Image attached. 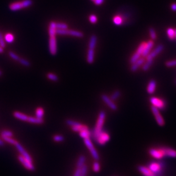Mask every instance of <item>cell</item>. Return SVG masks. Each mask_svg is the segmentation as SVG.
<instances>
[{
	"label": "cell",
	"instance_id": "5",
	"mask_svg": "<svg viewBox=\"0 0 176 176\" xmlns=\"http://www.w3.org/2000/svg\"><path fill=\"white\" fill-rule=\"evenodd\" d=\"M84 144H86V147L88 148L89 151H90V152L91 153V155L93 157V158L95 159V160H96V161L99 160V156L98 154V153L96 151L95 148H94V145H93L92 142L90 140V139H84Z\"/></svg>",
	"mask_w": 176,
	"mask_h": 176
},
{
	"label": "cell",
	"instance_id": "48",
	"mask_svg": "<svg viewBox=\"0 0 176 176\" xmlns=\"http://www.w3.org/2000/svg\"><path fill=\"white\" fill-rule=\"evenodd\" d=\"M89 21L92 23V24H95L97 21H98V18L97 17L95 16V15H91L89 17Z\"/></svg>",
	"mask_w": 176,
	"mask_h": 176
},
{
	"label": "cell",
	"instance_id": "44",
	"mask_svg": "<svg viewBox=\"0 0 176 176\" xmlns=\"http://www.w3.org/2000/svg\"><path fill=\"white\" fill-rule=\"evenodd\" d=\"M65 138L63 136H62V135H55L53 137V140L54 141H56V142H60V141H63L64 140Z\"/></svg>",
	"mask_w": 176,
	"mask_h": 176
},
{
	"label": "cell",
	"instance_id": "15",
	"mask_svg": "<svg viewBox=\"0 0 176 176\" xmlns=\"http://www.w3.org/2000/svg\"><path fill=\"white\" fill-rule=\"evenodd\" d=\"M163 49H164V46L163 45H159L153 50L152 52L149 53V54L148 55V56L146 57L147 59H153L163 50Z\"/></svg>",
	"mask_w": 176,
	"mask_h": 176
},
{
	"label": "cell",
	"instance_id": "7",
	"mask_svg": "<svg viewBox=\"0 0 176 176\" xmlns=\"http://www.w3.org/2000/svg\"><path fill=\"white\" fill-rule=\"evenodd\" d=\"M110 139V136L107 132L102 131L95 139L100 145H104Z\"/></svg>",
	"mask_w": 176,
	"mask_h": 176
},
{
	"label": "cell",
	"instance_id": "8",
	"mask_svg": "<svg viewBox=\"0 0 176 176\" xmlns=\"http://www.w3.org/2000/svg\"><path fill=\"white\" fill-rule=\"evenodd\" d=\"M48 44L50 53L52 55H55L57 53V42L56 37H50Z\"/></svg>",
	"mask_w": 176,
	"mask_h": 176
},
{
	"label": "cell",
	"instance_id": "45",
	"mask_svg": "<svg viewBox=\"0 0 176 176\" xmlns=\"http://www.w3.org/2000/svg\"><path fill=\"white\" fill-rule=\"evenodd\" d=\"M100 170V164H99L98 162L96 161L94 163L93 165V170H94L95 172L96 173H98L99 172Z\"/></svg>",
	"mask_w": 176,
	"mask_h": 176
},
{
	"label": "cell",
	"instance_id": "57",
	"mask_svg": "<svg viewBox=\"0 0 176 176\" xmlns=\"http://www.w3.org/2000/svg\"></svg>",
	"mask_w": 176,
	"mask_h": 176
},
{
	"label": "cell",
	"instance_id": "53",
	"mask_svg": "<svg viewBox=\"0 0 176 176\" xmlns=\"http://www.w3.org/2000/svg\"><path fill=\"white\" fill-rule=\"evenodd\" d=\"M3 52H4V48L0 46V54L2 53Z\"/></svg>",
	"mask_w": 176,
	"mask_h": 176
},
{
	"label": "cell",
	"instance_id": "14",
	"mask_svg": "<svg viewBox=\"0 0 176 176\" xmlns=\"http://www.w3.org/2000/svg\"><path fill=\"white\" fill-rule=\"evenodd\" d=\"M160 149L163 153L164 157H169L172 158H176V151L170 148H161Z\"/></svg>",
	"mask_w": 176,
	"mask_h": 176
},
{
	"label": "cell",
	"instance_id": "21",
	"mask_svg": "<svg viewBox=\"0 0 176 176\" xmlns=\"http://www.w3.org/2000/svg\"><path fill=\"white\" fill-rule=\"evenodd\" d=\"M156 82L154 80H151L148 86L147 87V92L149 94H153L156 90Z\"/></svg>",
	"mask_w": 176,
	"mask_h": 176
},
{
	"label": "cell",
	"instance_id": "41",
	"mask_svg": "<svg viewBox=\"0 0 176 176\" xmlns=\"http://www.w3.org/2000/svg\"><path fill=\"white\" fill-rule=\"evenodd\" d=\"M18 62L21 65H23L24 66H26V67H29L30 66V63L29 61H28V60L25 59L20 58L18 60Z\"/></svg>",
	"mask_w": 176,
	"mask_h": 176
},
{
	"label": "cell",
	"instance_id": "56",
	"mask_svg": "<svg viewBox=\"0 0 176 176\" xmlns=\"http://www.w3.org/2000/svg\"><path fill=\"white\" fill-rule=\"evenodd\" d=\"M92 1H94V0H92Z\"/></svg>",
	"mask_w": 176,
	"mask_h": 176
},
{
	"label": "cell",
	"instance_id": "2",
	"mask_svg": "<svg viewBox=\"0 0 176 176\" xmlns=\"http://www.w3.org/2000/svg\"><path fill=\"white\" fill-rule=\"evenodd\" d=\"M33 4L32 0H24L21 2H17L12 3L9 5V9L12 11H17L20 9L26 8Z\"/></svg>",
	"mask_w": 176,
	"mask_h": 176
},
{
	"label": "cell",
	"instance_id": "4",
	"mask_svg": "<svg viewBox=\"0 0 176 176\" xmlns=\"http://www.w3.org/2000/svg\"><path fill=\"white\" fill-rule=\"evenodd\" d=\"M57 34L62 35H70L78 38H82L83 37V34L82 32L74 30L57 29Z\"/></svg>",
	"mask_w": 176,
	"mask_h": 176
},
{
	"label": "cell",
	"instance_id": "10",
	"mask_svg": "<svg viewBox=\"0 0 176 176\" xmlns=\"http://www.w3.org/2000/svg\"><path fill=\"white\" fill-rule=\"evenodd\" d=\"M150 102L152 106L159 110H164L165 107V103L164 100H161L156 97H152L150 99Z\"/></svg>",
	"mask_w": 176,
	"mask_h": 176
},
{
	"label": "cell",
	"instance_id": "29",
	"mask_svg": "<svg viewBox=\"0 0 176 176\" xmlns=\"http://www.w3.org/2000/svg\"><path fill=\"white\" fill-rule=\"evenodd\" d=\"M36 117L40 119H43V116L44 115V110L42 107H39L36 109L35 111Z\"/></svg>",
	"mask_w": 176,
	"mask_h": 176
},
{
	"label": "cell",
	"instance_id": "54",
	"mask_svg": "<svg viewBox=\"0 0 176 176\" xmlns=\"http://www.w3.org/2000/svg\"><path fill=\"white\" fill-rule=\"evenodd\" d=\"M2 75V71L0 70V75Z\"/></svg>",
	"mask_w": 176,
	"mask_h": 176
},
{
	"label": "cell",
	"instance_id": "52",
	"mask_svg": "<svg viewBox=\"0 0 176 176\" xmlns=\"http://www.w3.org/2000/svg\"><path fill=\"white\" fill-rule=\"evenodd\" d=\"M4 145V141L1 140H0V146H3Z\"/></svg>",
	"mask_w": 176,
	"mask_h": 176
},
{
	"label": "cell",
	"instance_id": "33",
	"mask_svg": "<svg viewBox=\"0 0 176 176\" xmlns=\"http://www.w3.org/2000/svg\"><path fill=\"white\" fill-rule=\"evenodd\" d=\"M113 23L115 24L116 25H121L123 23V19L120 16H115L113 19Z\"/></svg>",
	"mask_w": 176,
	"mask_h": 176
},
{
	"label": "cell",
	"instance_id": "25",
	"mask_svg": "<svg viewBox=\"0 0 176 176\" xmlns=\"http://www.w3.org/2000/svg\"><path fill=\"white\" fill-rule=\"evenodd\" d=\"M87 60L89 64H92L94 61V50L89 48L87 53Z\"/></svg>",
	"mask_w": 176,
	"mask_h": 176
},
{
	"label": "cell",
	"instance_id": "13",
	"mask_svg": "<svg viewBox=\"0 0 176 176\" xmlns=\"http://www.w3.org/2000/svg\"><path fill=\"white\" fill-rule=\"evenodd\" d=\"M101 99L105 102L106 104L113 111H116L117 110V107L116 105L113 102V101L108 96H107L105 94H103L101 96Z\"/></svg>",
	"mask_w": 176,
	"mask_h": 176
},
{
	"label": "cell",
	"instance_id": "43",
	"mask_svg": "<svg viewBox=\"0 0 176 176\" xmlns=\"http://www.w3.org/2000/svg\"><path fill=\"white\" fill-rule=\"evenodd\" d=\"M149 31V34H150L151 38L153 40H155L157 38V34L156 33L154 29L153 28H150Z\"/></svg>",
	"mask_w": 176,
	"mask_h": 176
},
{
	"label": "cell",
	"instance_id": "26",
	"mask_svg": "<svg viewBox=\"0 0 176 176\" xmlns=\"http://www.w3.org/2000/svg\"><path fill=\"white\" fill-rule=\"evenodd\" d=\"M86 161V157L84 156L81 155L79 156V159L78 160L77 163H76V167L77 168H81L84 165Z\"/></svg>",
	"mask_w": 176,
	"mask_h": 176
},
{
	"label": "cell",
	"instance_id": "49",
	"mask_svg": "<svg viewBox=\"0 0 176 176\" xmlns=\"http://www.w3.org/2000/svg\"><path fill=\"white\" fill-rule=\"evenodd\" d=\"M104 0H94V2L95 5H100L103 3Z\"/></svg>",
	"mask_w": 176,
	"mask_h": 176
},
{
	"label": "cell",
	"instance_id": "35",
	"mask_svg": "<svg viewBox=\"0 0 176 176\" xmlns=\"http://www.w3.org/2000/svg\"><path fill=\"white\" fill-rule=\"evenodd\" d=\"M14 35L10 33L6 34L5 36V41L8 43H12L14 41Z\"/></svg>",
	"mask_w": 176,
	"mask_h": 176
},
{
	"label": "cell",
	"instance_id": "42",
	"mask_svg": "<svg viewBox=\"0 0 176 176\" xmlns=\"http://www.w3.org/2000/svg\"><path fill=\"white\" fill-rule=\"evenodd\" d=\"M0 46L2 47L3 48H4L5 47H6L5 38H4L3 34H2V33L1 31H0Z\"/></svg>",
	"mask_w": 176,
	"mask_h": 176
},
{
	"label": "cell",
	"instance_id": "55",
	"mask_svg": "<svg viewBox=\"0 0 176 176\" xmlns=\"http://www.w3.org/2000/svg\"><path fill=\"white\" fill-rule=\"evenodd\" d=\"M175 33H176V37H175V38L176 39V29H175Z\"/></svg>",
	"mask_w": 176,
	"mask_h": 176
},
{
	"label": "cell",
	"instance_id": "20",
	"mask_svg": "<svg viewBox=\"0 0 176 176\" xmlns=\"http://www.w3.org/2000/svg\"><path fill=\"white\" fill-rule=\"evenodd\" d=\"M57 27H56V22L51 21L48 26V34L50 37H56L57 35Z\"/></svg>",
	"mask_w": 176,
	"mask_h": 176
},
{
	"label": "cell",
	"instance_id": "6",
	"mask_svg": "<svg viewBox=\"0 0 176 176\" xmlns=\"http://www.w3.org/2000/svg\"><path fill=\"white\" fill-rule=\"evenodd\" d=\"M151 110L152 111L153 114L154 116L156 122L158 125L160 127H163L165 125V120L164 118L160 114L159 109L154 107V106L151 107Z\"/></svg>",
	"mask_w": 176,
	"mask_h": 176
},
{
	"label": "cell",
	"instance_id": "27",
	"mask_svg": "<svg viewBox=\"0 0 176 176\" xmlns=\"http://www.w3.org/2000/svg\"><path fill=\"white\" fill-rule=\"evenodd\" d=\"M147 62L144 63V65L142 66V70L144 71H147L149 69L151 66L152 65L153 62V59H147Z\"/></svg>",
	"mask_w": 176,
	"mask_h": 176
},
{
	"label": "cell",
	"instance_id": "38",
	"mask_svg": "<svg viewBox=\"0 0 176 176\" xmlns=\"http://www.w3.org/2000/svg\"><path fill=\"white\" fill-rule=\"evenodd\" d=\"M88 168L86 165H84L81 168V173L80 176H86L87 173Z\"/></svg>",
	"mask_w": 176,
	"mask_h": 176
},
{
	"label": "cell",
	"instance_id": "16",
	"mask_svg": "<svg viewBox=\"0 0 176 176\" xmlns=\"http://www.w3.org/2000/svg\"><path fill=\"white\" fill-rule=\"evenodd\" d=\"M149 153L154 158L158 159V160H160L164 157L163 153L162 152V151L160 149H151L149 151Z\"/></svg>",
	"mask_w": 176,
	"mask_h": 176
},
{
	"label": "cell",
	"instance_id": "9",
	"mask_svg": "<svg viewBox=\"0 0 176 176\" xmlns=\"http://www.w3.org/2000/svg\"><path fill=\"white\" fill-rule=\"evenodd\" d=\"M163 168V163H152L149 165V167H148V168L156 175H159L161 173Z\"/></svg>",
	"mask_w": 176,
	"mask_h": 176
},
{
	"label": "cell",
	"instance_id": "12",
	"mask_svg": "<svg viewBox=\"0 0 176 176\" xmlns=\"http://www.w3.org/2000/svg\"><path fill=\"white\" fill-rule=\"evenodd\" d=\"M18 159L21 162V163L24 165V167L26 169L31 171L35 170V167L33 164L32 163H30L27 160L25 159L21 154L18 156Z\"/></svg>",
	"mask_w": 176,
	"mask_h": 176
},
{
	"label": "cell",
	"instance_id": "17",
	"mask_svg": "<svg viewBox=\"0 0 176 176\" xmlns=\"http://www.w3.org/2000/svg\"><path fill=\"white\" fill-rule=\"evenodd\" d=\"M138 170L144 176H156L148 168L144 166H139Z\"/></svg>",
	"mask_w": 176,
	"mask_h": 176
},
{
	"label": "cell",
	"instance_id": "50",
	"mask_svg": "<svg viewBox=\"0 0 176 176\" xmlns=\"http://www.w3.org/2000/svg\"><path fill=\"white\" fill-rule=\"evenodd\" d=\"M80 173H81V169L77 168L74 173V176H80Z\"/></svg>",
	"mask_w": 176,
	"mask_h": 176
},
{
	"label": "cell",
	"instance_id": "46",
	"mask_svg": "<svg viewBox=\"0 0 176 176\" xmlns=\"http://www.w3.org/2000/svg\"><path fill=\"white\" fill-rule=\"evenodd\" d=\"M9 56H10L13 59H14V60H18H18L20 58L19 57L18 55H17L16 54H15V53H14V52H13V51H9Z\"/></svg>",
	"mask_w": 176,
	"mask_h": 176
},
{
	"label": "cell",
	"instance_id": "37",
	"mask_svg": "<svg viewBox=\"0 0 176 176\" xmlns=\"http://www.w3.org/2000/svg\"><path fill=\"white\" fill-rule=\"evenodd\" d=\"M1 135L2 137H12L13 133L10 131L9 130H4L1 132Z\"/></svg>",
	"mask_w": 176,
	"mask_h": 176
},
{
	"label": "cell",
	"instance_id": "36",
	"mask_svg": "<svg viewBox=\"0 0 176 176\" xmlns=\"http://www.w3.org/2000/svg\"><path fill=\"white\" fill-rule=\"evenodd\" d=\"M120 95H121V92H120V91H119V90H116V91H115L112 94L110 98H111V99L112 101H113V100H116V99H117L120 96Z\"/></svg>",
	"mask_w": 176,
	"mask_h": 176
},
{
	"label": "cell",
	"instance_id": "47",
	"mask_svg": "<svg viewBox=\"0 0 176 176\" xmlns=\"http://www.w3.org/2000/svg\"><path fill=\"white\" fill-rule=\"evenodd\" d=\"M166 66L167 67H174L176 66V60H169L166 62Z\"/></svg>",
	"mask_w": 176,
	"mask_h": 176
},
{
	"label": "cell",
	"instance_id": "18",
	"mask_svg": "<svg viewBox=\"0 0 176 176\" xmlns=\"http://www.w3.org/2000/svg\"><path fill=\"white\" fill-rule=\"evenodd\" d=\"M144 63H145V59L144 57L139 59L137 61L135 62V63H132L131 67V70L132 72H135L137 70L141 65H143Z\"/></svg>",
	"mask_w": 176,
	"mask_h": 176
},
{
	"label": "cell",
	"instance_id": "40",
	"mask_svg": "<svg viewBox=\"0 0 176 176\" xmlns=\"http://www.w3.org/2000/svg\"><path fill=\"white\" fill-rule=\"evenodd\" d=\"M145 44H146V43H144V42H143V43H141V44L140 45V46H139V47L137 48V51H136V53H138V54H140V55H142V54L143 50H144V47H145Z\"/></svg>",
	"mask_w": 176,
	"mask_h": 176
},
{
	"label": "cell",
	"instance_id": "51",
	"mask_svg": "<svg viewBox=\"0 0 176 176\" xmlns=\"http://www.w3.org/2000/svg\"><path fill=\"white\" fill-rule=\"evenodd\" d=\"M171 9L173 11H176V4H173L171 5Z\"/></svg>",
	"mask_w": 176,
	"mask_h": 176
},
{
	"label": "cell",
	"instance_id": "39",
	"mask_svg": "<svg viewBox=\"0 0 176 176\" xmlns=\"http://www.w3.org/2000/svg\"><path fill=\"white\" fill-rule=\"evenodd\" d=\"M56 27L57 29H67L68 25L65 23L58 22V23H56Z\"/></svg>",
	"mask_w": 176,
	"mask_h": 176
},
{
	"label": "cell",
	"instance_id": "3",
	"mask_svg": "<svg viewBox=\"0 0 176 176\" xmlns=\"http://www.w3.org/2000/svg\"><path fill=\"white\" fill-rule=\"evenodd\" d=\"M66 123L67 124H68L71 127V129L74 132H79L83 130L88 129V128L87 125L79 123V122L72 120L68 119L66 121Z\"/></svg>",
	"mask_w": 176,
	"mask_h": 176
},
{
	"label": "cell",
	"instance_id": "32",
	"mask_svg": "<svg viewBox=\"0 0 176 176\" xmlns=\"http://www.w3.org/2000/svg\"><path fill=\"white\" fill-rule=\"evenodd\" d=\"M47 78L48 79L53 81L54 82H57L59 80L58 77L57 75H55L53 73H50V72L47 74Z\"/></svg>",
	"mask_w": 176,
	"mask_h": 176
},
{
	"label": "cell",
	"instance_id": "30",
	"mask_svg": "<svg viewBox=\"0 0 176 176\" xmlns=\"http://www.w3.org/2000/svg\"><path fill=\"white\" fill-rule=\"evenodd\" d=\"M167 34L169 37V38L173 40L176 37V33H175V29L173 28H168L167 29Z\"/></svg>",
	"mask_w": 176,
	"mask_h": 176
},
{
	"label": "cell",
	"instance_id": "11",
	"mask_svg": "<svg viewBox=\"0 0 176 176\" xmlns=\"http://www.w3.org/2000/svg\"><path fill=\"white\" fill-rule=\"evenodd\" d=\"M15 146L17 148L18 152L20 153V154L24 157L25 159L27 160L30 163H33L32 159H31V156H30L29 154L28 153L27 151H26V150L24 149V147H22L18 142L16 144V145Z\"/></svg>",
	"mask_w": 176,
	"mask_h": 176
},
{
	"label": "cell",
	"instance_id": "1",
	"mask_svg": "<svg viewBox=\"0 0 176 176\" xmlns=\"http://www.w3.org/2000/svg\"><path fill=\"white\" fill-rule=\"evenodd\" d=\"M105 119H106V113L104 111L100 112L98 117V119L97 120V123L96 124L95 127L93 131L94 139H95L96 137L99 135V133L103 131H102L103 126L104 123Z\"/></svg>",
	"mask_w": 176,
	"mask_h": 176
},
{
	"label": "cell",
	"instance_id": "34",
	"mask_svg": "<svg viewBox=\"0 0 176 176\" xmlns=\"http://www.w3.org/2000/svg\"><path fill=\"white\" fill-rule=\"evenodd\" d=\"M141 55H140V54H139L138 53H136L132 56V57H131V58L130 59V62H131V63H135L136 61H137L140 58H141Z\"/></svg>",
	"mask_w": 176,
	"mask_h": 176
},
{
	"label": "cell",
	"instance_id": "23",
	"mask_svg": "<svg viewBox=\"0 0 176 176\" xmlns=\"http://www.w3.org/2000/svg\"><path fill=\"white\" fill-rule=\"evenodd\" d=\"M97 43V37L96 35H92L89 39V48L95 49Z\"/></svg>",
	"mask_w": 176,
	"mask_h": 176
},
{
	"label": "cell",
	"instance_id": "28",
	"mask_svg": "<svg viewBox=\"0 0 176 176\" xmlns=\"http://www.w3.org/2000/svg\"><path fill=\"white\" fill-rule=\"evenodd\" d=\"M79 135L83 139H89V137L91 136V133L89 129L83 130L81 132H79Z\"/></svg>",
	"mask_w": 176,
	"mask_h": 176
},
{
	"label": "cell",
	"instance_id": "22",
	"mask_svg": "<svg viewBox=\"0 0 176 176\" xmlns=\"http://www.w3.org/2000/svg\"><path fill=\"white\" fill-rule=\"evenodd\" d=\"M13 116L18 119H19L22 121H28V116L24 114L23 113H21L20 112L14 111L13 112Z\"/></svg>",
	"mask_w": 176,
	"mask_h": 176
},
{
	"label": "cell",
	"instance_id": "19",
	"mask_svg": "<svg viewBox=\"0 0 176 176\" xmlns=\"http://www.w3.org/2000/svg\"><path fill=\"white\" fill-rule=\"evenodd\" d=\"M154 45V42L152 41H150L146 43L145 46L144 47V49L143 50V52L142 54V56L144 57H147L148 55L150 53V51L152 48L153 46Z\"/></svg>",
	"mask_w": 176,
	"mask_h": 176
},
{
	"label": "cell",
	"instance_id": "24",
	"mask_svg": "<svg viewBox=\"0 0 176 176\" xmlns=\"http://www.w3.org/2000/svg\"><path fill=\"white\" fill-rule=\"evenodd\" d=\"M28 122L31 123L38 124H41L44 123V120L43 119H40L38 117H28Z\"/></svg>",
	"mask_w": 176,
	"mask_h": 176
},
{
	"label": "cell",
	"instance_id": "31",
	"mask_svg": "<svg viewBox=\"0 0 176 176\" xmlns=\"http://www.w3.org/2000/svg\"><path fill=\"white\" fill-rule=\"evenodd\" d=\"M2 139L4 141H6L11 144L13 145H16V144L17 143L18 141L17 140H16L15 139L12 138V137H2Z\"/></svg>",
	"mask_w": 176,
	"mask_h": 176
}]
</instances>
